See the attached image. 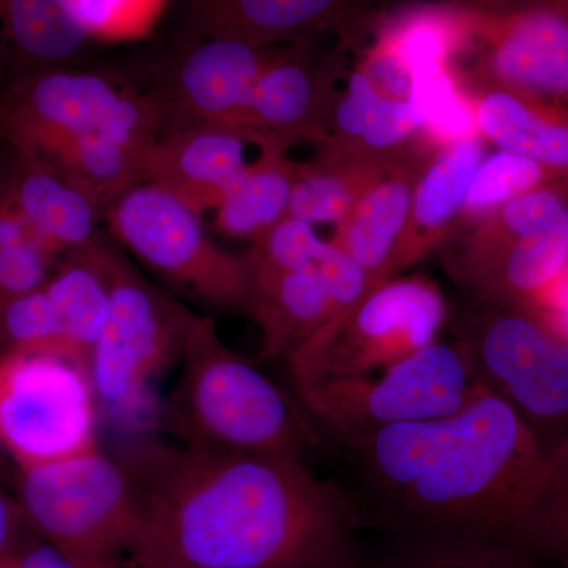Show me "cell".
<instances>
[{"instance_id":"1","label":"cell","mask_w":568,"mask_h":568,"mask_svg":"<svg viewBox=\"0 0 568 568\" xmlns=\"http://www.w3.org/2000/svg\"><path fill=\"white\" fill-rule=\"evenodd\" d=\"M346 447L365 521L390 540L487 545L559 566L568 469L480 384L454 416L388 426Z\"/></svg>"},{"instance_id":"2","label":"cell","mask_w":568,"mask_h":568,"mask_svg":"<svg viewBox=\"0 0 568 568\" xmlns=\"http://www.w3.org/2000/svg\"><path fill=\"white\" fill-rule=\"evenodd\" d=\"M140 568H361L354 496L304 459L142 443L121 455Z\"/></svg>"},{"instance_id":"3","label":"cell","mask_w":568,"mask_h":568,"mask_svg":"<svg viewBox=\"0 0 568 568\" xmlns=\"http://www.w3.org/2000/svg\"><path fill=\"white\" fill-rule=\"evenodd\" d=\"M179 361L164 420L181 446L304 459L310 433L297 410L256 366L224 345L212 320L193 313Z\"/></svg>"},{"instance_id":"4","label":"cell","mask_w":568,"mask_h":568,"mask_svg":"<svg viewBox=\"0 0 568 568\" xmlns=\"http://www.w3.org/2000/svg\"><path fill=\"white\" fill-rule=\"evenodd\" d=\"M10 487L33 532L93 568H118L132 552L138 504L119 457L95 447L48 465L14 467Z\"/></svg>"},{"instance_id":"5","label":"cell","mask_w":568,"mask_h":568,"mask_svg":"<svg viewBox=\"0 0 568 568\" xmlns=\"http://www.w3.org/2000/svg\"><path fill=\"white\" fill-rule=\"evenodd\" d=\"M446 321V298L429 280L395 276L376 284L286 358L295 390L384 372L436 343Z\"/></svg>"},{"instance_id":"6","label":"cell","mask_w":568,"mask_h":568,"mask_svg":"<svg viewBox=\"0 0 568 568\" xmlns=\"http://www.w3.org/2000/svg\"><path fill=\"white\" fill-rule=\"evenodd\" d=\"M477 388L465 347L437 339L381 376L321 381L297 394L306 410L346 446L388 426L454 416Z\"/></svg>"},{"instance_id":"7","label":"cell","mask_w":568,"mask_h":568,"mask_svg":"<svg viewBox=\"0 0 568 568\" xmlns=\"http://www.w3.org/2000/svg\"><path fill=\"white\" fill-rule=\"evenodd\" d=\"M89 366L62 349L0 354V450L18 469L99 447Z\"/></svg>"},{"instance_id":"8","label":"cell","mask_w":568,"mask_h":568,"mask_svg":"<svg viewBox=\"0 0 568 568\" xmlns=\"http://www.w3.org/2000/svg\"><path fill=\"white\" fill-rule=\"evenodd\" d=\"M162 126L152 95L74 65L37 71L0 93V145L31 159L85 134L159 136Z\"/></svg>"},{"instance_id":"9","label":"cell","mask_w":568,"mask_h":568,"mask_svg":"<svg viewBox=\"0 0 568 568\" xmlns=\"http://www.w3.org/2000/svg\"><path fill=\"white\" fill-rule=\"evenodd\" d=\"M568 264V190L521 194L474 224L457 268L489 306L528 312Z\"/></svg>"},{"instance_id":"10","label":"cell","mask_w":568,"mask_h":568,"mask_svg":"<svg viewBox=\"0 0 568 568\" xmlns=\"http://www.w3.org/2000/svg\"><path fill=\"white\" fill-rule=\"evenodd\" d=\"M474 377L506 402L545 447L568 439V339L519 310L489 306L457 331Z\"/></svg>"},{"instance_id":"11","label":"cell","mask_w":568,"mask_h":568,"mask_svg":"<svg viewBox=\"0 0 568 568\" xmlns=\"http://www.w3.org/2000/svg\"><path fill=\"white\" fill-rule=\"evenodd\" d=\"M104 216L115 241L168 282L219 308L248 306L245 256L215 245L200 213L166 190L142 182L119 196Z\"/></svg>"},{"instance_id":"12","label":"cell","mask_w":568,"mask_h":568,"mask_svg":"<svg viewBox=\"0 0 568 568\" xmlns=\"http://www.w3.org/2000/svg\"><path fill=\"white\" fill-rule=\"evenodd\" d=\"M111 306L89 373L99 406L123 413L145 388L179 361L193 312L153 286L108 241Z\"/></svg>"},{"instance_id":"13","label":"cell","mask_w":568,"mask_h":568,"mask_svg":"<svg viewBox=\"0 0 568 568\" xmlns=\"http://www.w3.org/2000/svg\"><path fill=\"white\" fill-rule=\"evenodd\" d=\"M477 80L568 108V13L551 0H476Z\"/></svg>"},{"instance_id":"14","label":"cell","mask_w":568,"mask_h":568,"mask_svg":"<svg viewBox=\"0 0 568 568\" xmlns=\"http://www.w3.org/2000/svg\"><path fill=\"white\" fill-rule=\"evenodd\" d=\"M278 47L220 37H189L163 71V88L151 93L163 129L222 125L237 130L250 97Z\"/></svg>"},{"instance_id":"15","label":"cell","mask_w":568,"mask_h":568,"mask_svg":"<svg viewBox=\"0 0 568 568\" xmlns=\"http://www.w3.org/2000/svg\"><path fill=\"white\" fill-rule=\"evenodd\" d=\"M312 43L280 48L254 84L239 132L261 151L286 153L295 142L323 141L334 92L331 69L313 58Z\"/></svg>"},{"instance_id":"16","label":"cell","mask_w":568,"mask_h":568,"mask_svg":"<svg viewBox=\"0 0 568 568\" xmlns=\"http://www.w3.org/2000/svg\"><path fill=\"white\" fill-rule=\"evenodd\" d=\"M2 151L0 205L13 213L40 245L62 260L99 237L102 209L84 190L47 164L6 145Z\"/></svg>"},{"instance_id":"17","label":"cell","mask_w":568,"mask_h":568,"mask_svg":"<svg viewBox=\"0 0 568 568\" xmlns=\"http://www.w3.org/2000/svg\"><path fill=\"white\" fill-rule=\"evenodd\" d=\"M245 134L222 125L166 126L153 142L148 178L194 212L216 209L248 166Z\"/></svg>"},{"instance_id":"18","label":"cell","mask_w":568,"mask_h":568,"mask_svg":"<svg viewBox=\"0 0 568 568\" xmlns=\"http://www.w3.org/2000/svg\"><path fill=\"white\" fill-rule=\"evenodd\" d=\"M364 0H183L189 37H220L264 47L301 44L338 31Z\"/></svg>"},{"instance_id":"19","label":"cell","mask_w":568,"mask_h":568,"mask_svg":"<svg viewBox=\"0 0 568 568\" xmlns=\"http://www.w3.org/2000/svg\"><path fill=\"white\" fill-rule=\"evenodd\" d=\"M420 152L406 151L336 224L331 244L346 253L368 276L372 287L390 280L392 263L405 233L414 189L425 166Z\"/></svg>"},{"instance_id":"20","label":"cell","mask_w":568,"mask_h":568,"mask_svg":"<svg viewBox=\"0 0 568 568\" xmlns=\"http://www.w3.org/2000/svg\"><path fill=\"white\" fill-rule=\"evenodd\" d=\"M487 156L484 138L433 153L418 175L409 220L392 263L390 278L420 263L454 234L469 183Z\"/></svg>"},{"instance_id":"21","label":"cell","mask_w":568,"mask_h":568,"mask_svg":"<svg viewBox=\"0 0 568 568\" xmlns=\"http://www.w3.org/2000/svg\"><path fill=\"white\" fill-rule=\"evenodd\" d=\"M246 264L250 272L246 312L260 325L257 358L261 362L275 358L286 362L325 325L343 316L315 271H274L248 261Z\"/></svg>"},{"instance_id":"22","label":"cell","mask_w":568,"mask_h":568,"mask_svg":"<svg viewBox=\"0 0 568 568\" xmlns=\"http://www.w3.org/2000/svg\"><path fill=\"white\" fill-rule=\"evenodd\" d=\"M91 39L71 0H0V93L37 71L73 67Z\"/></svg>"},{"instance_id":"23","label":"cell","mask_w":568,"mask_h":568,"mask_svg":"<svg viewBox=\"0 0 568 568\" xmlns=\"http://www.w3.org/2000/svg\"><path fill=\"white\" fill-rule=\"evenodd\" d=\"M422 132L424 119L413 100L381 95L357 67L345 91L334 97L328 108L323 144L365 159L390 162L405 153L406 142Z\"/></svg>"},{"instance_id":"24","label":"cell","mask_w":568,"mask_h":568,"mask_svg":"<svg viewBox=\"0 0 568 568\" xmlns=\"http://www.w3.org/2000/svg\"><path fill=\"white\" fill-rule=\"evenodd\" d=\"M473 100L484 140L544 164L568 183V108L488 85Z\"/></svg>"},{"instance_id":"25","label":"cell","mask_w":568,"mask_h":568,"mask_svg":"<svg viewBox=\"0 0 568 568\" xmlns=\"http://www.w3.org/2000/svg\"><path fill=\"white\" fill-rule=\"evenodd\" d=\"M44 290L58 312L67 346L89 365L110 315L108 239L100 234L91 245L59 260Z\"/></svg>"},{"instance_id":"26","label":"cell","mask_w":568,"mask_h":568,"mask_svg":"<svg viewBox=\"0 0 568 568\" xmlns=\"http://www.w3.org/2000/svg\"><path fill=\"white\" fill-rule=\"evenodd\" d=\"M476 0L424 3L403 9L381 22L376 43L398 55L413 73L435 62H455L473 48Z\"/></svg>"},{"instance_id":"27","label":"cell","mask_w":568,"mask_h":568,"mask_svg":"<svg viewBox=\"0 0 568 568\" xmlns=\"http://www.w3.org/2000/svg\"><path fill=\"white\" fill-rule=\"evenodd\" d=\"M394 160L379 162L323 145L313 162L298 164L287 216L310 224L343 222Z\"/></svg>"},{"instance_id":"28","label":"cell","mask_w":568,"mask_h":568,"mask_svg":"<svg viewBox=\"0 0 568 568\" xmlns=\"http://www.w3.org/2000/svg\"><path fill=\"white\" fill-rule=\"evenodd\" d=\"M297 166L284 152L261 151L216 205V230L227 237L254 241L286 219Z\"/></svg>"},{"instance_id":"29","label":"cell","mask_w":568,"mask_h":568,"mask_svg":"<svg viewBox=\"0 0 568 568\" xmlns=\"http://www.w3.org/2000/svg\"><path fill=\"white\" fill-rule=\"evenodd\" d=\"M413 100L422 119L429 148L440 151L469 138L480 136L477 130L474 100L463 88L454 62H435L413 71Z\"/></svg>"},{"instance_id":"30","label":"cell","mask_w":568,"mask_h":568,"mask_svg":"<svg viewBox=\"0 0 568 568\" xmlns=\"http://www.w3.org/2000/svg\"><path fill=\"white\" fill-rule=\"evenodd\" d=\"M551 185L568 189L566 179L544 164L510 152L493 153L485 156L469 183L459 222L476 224L507 201Z\"/></svg>"},{"instance_id":"31","label":"cell","mask_w":568,"mask_h":568,"mask_svg":"<svg viewBox=\"0 0 568 568\" xmlns=\"http://www.w3.org/2000/svg\"><path fill=\"white\" fill-rule=\"evenodd\" d=\"M361 568H560L511 551L487 545L458 541L390 540V548Z\"/></svg>"},{"instance_id":"32","label":"cell","mask_w":568,"mask_h":568,"mask_svg":"<svg viewBox=\"0 0 568 568\" xmlns=\"http://www.w3.org/2000/svg\"><path fill=\"white\" fill-rule=\"evenodd\" d=\"M32 349H62L73 354L44 286L0 301V354Z\"/></svg>"},{"instance_id":"33","label":"cell","mask_w":568,"mask_h":568,"mask_svg":"<svg viewBox=\"0 0 568 568\" xmlns=\"http://www.w3.org/2000/svg\"><path fill=\"white\" fill-rule=\"evenodd\" d=\"M325 246L313 224L286 216L254 239L245 257L250 264L274 271H313Z\"/></svg>"},{"instance_id":"34","label":"cell","mask_w":568,"mask_h":568,"mask_svg":"<svg viewBox=\"0 0 568 568\" xmlns=\"http://www.w3.org/2000/svg\"><path fill=\"white\" fill-rule=\"evenodd\" d=\"M59 257L36 239L0 248V301L41 290L48 283Z\"/></svg>"},{"instance_id":"35","label":"cell","mask_w":568,"mask_h":568,"mask_svg":"<svg viewBox=\"0 0 568 568\" xmlns=\"http://www.w3.org/2000/svg\"><path fill=\"white\" fill-rule=\"evenodd\" d=\"M91 37H121L151 20L156 0H71Z\"/></svg>"},{"instance_id":"36","label":"cell","mask_w":568,"mask_h":568,"mask_svg":"<svg viewBox=\"0 0 568 568\" xmlns=\"http://www.w3.org/2000/svg\"><path fill=\"white\" fill-rule=\"evenodd\" d=\"M0 568H93L71 558L40 537L7 549L0 555Z\"/></svg>"},{"instance_id":"37","label":"cell","mask_w":568,"mask_h":568,"mask_svg":"<svg viewBox=\"0 0 568 568\" xmlns=\"http://www.w3.org/2000/svg\"><path fill=\"white\" fill-rule=\"evenodd\" d=\"M9 477L0 465V555L7 549L39 537L29 525L28 518L10 487V481H7Z\"/></svg>"},{"instance_id":"38","label":"cell","mask_w":568,"mask_h":568,"mask_svg":"<svg viewBox=\"0 0 568 568\" xmlns=\"http://www.w3.org/2000/svg\"><path fill=\"white\" fill-rule=\"evenodd\" d=\"M525 313L568 339V264L559 278Z\"/></svg>"},{"instance_id":"39","label":"cell","mask_w":568,"mask_h":568,"mask_svg":"<svg viewBox=\"0 0 568 568\" xmlns=\"http://www.w3.org/2000/svg\"><path fill=\"white\" fill-rule=\"evenodd\" d=\"M555 452H556V454H558L560 462H562L564 465H566V467L568 469V439L566 440V443L562 444V446H560L559 448H556Z\"/></svg>"},{"instance_id":"40","label":"cell","mask_w":568,"mask_h":568,"mask_svg":"<svg viewBox=\"0 0 568 568\" xmlns=\"http://www.w3.org/2000/svg\"><path fill=\"white\" fill-rule=\"evenodd\" d=\"M559 567L568 568V545L566 551H564L562 559H560Z\"/></svg>"},{"instance_id":"41","label":"cell","mask_w":568,"mask_h":568,"mask_svg":"<svg viewBox=\"0 0 568 568\" xmlns=\"http://www.w3.org/2000/svg\"><path fill=\"white\" fill-rule=\"evenodd\" d=\"M551 2H555L556 6H559L560 9L566 10L568 13V0H551Z\"/></svg>"},{"instance_id":"42","label":"cell","mask_w":568,"mask_h":568,"mask_svg":"<svg viewBox=\"0 0 568 568\" xmlns=\"http://www.w3.org/2000/svg\"><path fill=\"white\" fill-rule=\"evenodd\" d=\"M480 2L493 3V6H497V3H506L510 2V0H480Z\"/></svg>"}]
</instances>
